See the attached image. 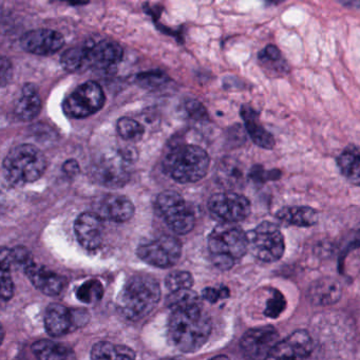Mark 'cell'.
Instances as JSON below:
<instances>
[{
	"label": "cell",
	"mask_w": 360,
	"mask_h": 360,
	"mask_svg": "<svg viewBox=\"0 0 360 360\" xmlns=\"http://www.w3.org/2000/svg\"><path fill=\"white\" fill-rule=\"evenodd\" d=\"M212 322L200 305L172 311L169 320V337L172 343L184 353L199 351L210 338Z\"/></svg>",
	"instance_id": "6da1fadb"
},
{
	"label": "cell",
	"mask_w": 360,
	"mask_h": 360,
	"mask_svg": "<svg viewBox=\"0 0 360 360\" xmlns=\"http://www.w3.org/2000/svg\"><path fill=\"white\" fill-rule=\"evenodd\" d=\"M161 299V288L157 280L147 275L134 276L122 288L117 297V309L129 320L146 317Z\"/></svg>",
	"instance_id": "7a4b0ae2"
},
{
	"label": "cell",
	"mask_w": 360,
	"mask_h": 360,
	"mask_svg": "<svg viewBox=\"0 0 360 360\" xmlns=\"http://www.w3.org/2000/svg\"><path fill=\"white\" fill-rule=\"evenodd\" d=\"M208 250L214 264L226 271L248 252V233L233 223H222L210 233Z\"/></svg>",
	"instance_id": "3957f363"
},
{
	"label": "cell",
	"mask_w": 360,
	"mask_h": 360,
	"mask_svg": "<svg viewBox=\"0 0 360 360\" xmlns=\"http://www.w3.org/2000/svg\"><path fill=\"white\" fill-rule=\"evenodd\" d=\"M164 172L178 183L189 184L202 180L210 168V157L201 147L181 145L172 149L163 161Z\"/></svg>",
	"instance_id": "277c9868"
},
{
	"label": "cell",
	"mask_w": 360,
	"mask_h": 360,
	"mask_svg": "<svg viewBox=\"0 0 360 360\" xmlns=\"http://www.w3.org/2000/svg\"><path fill=\"white\" fill-rule=\"evenodd\" d=\"M47 168V160L34 145L22 144L14 147L3 164L4 176L14 185L27 184L39 180Z\"/></svg>",
	"instance_id": "5b68a950"
},
{
	"label": "cell",
	"mask_w": 360,
	"mask_h": 360,
	"mask_svg": "<svg viewBox=\"0 0 360 360\" xmlns=\"http://www.w3.org/2000/svg\"><path fill=\"white\" fill-rule=\"evenodd\" d=\"M248 237V250L258 260L273 263L280 260L284 254L285 244L281 231L271 222L261 223Z\"/></svg>",
	"instance_id": "8992f818"
},
{
	"label": "cell",
	"mask_w": 360,
	"mask_h": 360,
	"mask_svg": "<svg viewBox=\"0 0 360 360\" xmlns=\"http://www.w3.org/2000/svg\"><path fill=\"white\" fill-rule=\"evenodd\" d=\"M157 205L160 214L172 231L185 235L193 231L195 223V212L180 193L174 191H163L158 197Z\"/></svg>",
	"instance_id": "52a82bcc"
},
{
	"label": "cell",
	"mask_w": 360,
	"mask_h": 360,
	"mask_svg": "<svg viewBox=\"0 0 360 360\" xmlns=\"http://www.w3.org/2000/svg\"><path fill=\"white\" fill-rule=\"evenodd\" d=\"M105 104L102 87L96 82H86L65 98L63 110L71 119H85L98 112Z\"/></svg>",
	"instance_id": "ba28073f"
},
{
	"label": "cell",
	"mask_w": 360,
	"mask_h": 360,
	"mask_svg": "<svg viewBox=\"0 0 360 360\" xmlns=\"http://www.w3.org/2000/svg\"><path fill=\"white\" fill-rule=\"evenodd\" d=\"M181 254V242L172 236H162L158 239L144 242L138 248V256L144 262L160 269H167L176 264Z\"/></svg>",
	"instance_id": "9c48e42d"
},
{
	"label": "cell",
	"mask_w": 360,
	"mask_h": 360,
	"mask_svg": "<svg viewBox=\"0 0 360 360\" xmlns=\"http://www.w3.org/2000/svg\"><path fill=\"white\" fill-rule=\"evenodd\" d=\"M208 210L223 223H236L250 216L252 206L244 195L233 191L216 193L208 201Z\"/></svg>",
	"instance_id": "30bf717a"
},
{
	"label": "cell",
	"mask_w": 360,
	"mask_h": 360,
	"mask_svg": "<svg viewBox=\"0 0 360 360\" xmlns=\"http://www.w3.org/2000/svg\"><path fill=\"white\" fill-rule=\"evenodd\" d=\"M279 341L277 328L264 326L248 330L240 341V347L248 359L265 360Z\"/></svg>",
	"instance_id": "8fae6325"
},
{
	"label": "cell",
	"mask_w": 360,
	"mask_h": 360,
	"mask_svg": "<svg viewBox=\"0 0 360 360\" xmlns=\"http://www.w3.org/2000/svg\"><path fill=\"white\" fill-rule=\"evenodd\" d=\"M130 153H120L117 155H107L94 165V178L106 187H122L129 179Z\"/></svg>",
	"instance_id": "7c38bea8"
},
{
	"label": "cell",
	"mask_w": 360,
	"mask_h": 360,
	"mask_svg": "<svg viewBox=\"0 0 360 360\" xmlns=\"http://www.w3.org/2000/svg\"><path fill=\"white\" fill-rule=\"evenodd\" d=\"M314 349L313 339L307 330H295L280 340L265 360H299L311 355Z\"/></svg>",
	"instance_id": "4fadbf2b"
},
{
	"label": "cell",
	"mask_w": 360,
	"mask_h": 360,
	"mask_svg": "<svg viewBox=\"0 0 360 360\" xmlns=\"http://www.w3.org/2000/svg\"><path fill=\"white\" fill-rule=\"evenodd\" d=\"M25 51L37 56H51L60 51L65 45V39L58 31L37 29L29 31L20 39Z\"/></svg>",
	"instance_id": "5bb4252c"
},
{
	"label": "cell",
	"mask_w": 360,
	"mask_h": 360,
	"mask_svg": "<svg viewBox=\"0 0 360 360\" xmlns=\"http://www.w3.org/2000/svg\"><path fill=\"white\" fill-rule=\"evenodd\" d=\"M77 241L86 250H94L100 248L104 236L102 217L94 212L79 214L75 224Z\"/></svg>",
	"instance_id": "9a60e30c"
},
{
	"label": "cell",
	"mask_w": 360,
	"mask_h": 360,
	"mask_svg": "<svg viewBox=\"0 0 360 360\" xmlns=\"http://www.w3.org/2000/svg\"><path fill=\"white\" fill-rule=\"evenodd\" d=\"M90 68L108 69L117 66L123 58V49L110 39L86 44Z\"/></svg>",
	"instance_id": "2e32d148"
},
{
	"label": "cell",
	"mask_w": 360,
	"mask_h": 360,
	"mask_svg": "<svg viewBox=\"0 0 360 360\" xmlns=\"http://www.w3.org/2000/svg\"><path fill=\"white\" fill-rule=\"evenodd\" d=\"M24 271L31 283L48 296H58L64 288L65 281L63 277L50 271L47 267L33 262Z\"/></svg>",
	"instance_id": "e0dca14e"
},
{
	"label": "cell",
	"mask_w": 360,
	"mask_h": 360,
	"mask_svg": "<svg viewBox=\"0 0 360 360\" xmlns=\"http://www.w3.org/2000/svg\"><path fill=\"white\" fill-rule=\"evenodd\" d=\"M73 326H75L73 311L58 303H52L46 309L45 328L51 336H63L70 332Z\"/></svg>",
	"instance_id": "ac0fdd59"
},
{
	"label": "cell",
	"mask_w": 360,
	"mask_h": 360,
	"mask_svg": "<svg viewBox=\"0 0 360 360\" xmlns=\"http://www.w3.org/2000/svg\"><path fill=\"white\" fill-rule=\"evenodd\" d=\"M342 288L333 278H322L311 283L307 290V298L311 304L317 307L334 304L340 299Z\"/></svg>",
	"instance_id": "d6986e66"
},
{
	"label": "cell",
	"mask_w": 360,
	"mask_h": 360,
	"mask_svg": "<svg viewBox=\"0 0 360 360\" xmlns=\"http://www.w3.org/2000/svg\"><path fill=\"white\" fill-rule=\"evenodd\" d=\"M100 214L102 218L109 219L115 222H127L134 217V204L128 198L124 195H107L101 203Z\"/></svg>",
	"instance_id": "ffe728a7"
},
{
	"label": "cell",
	"mask_w": 360,
	"mask_h": 360,
	"mask_svg": "<svg viewBox=\"0 0 360 360\" xmlns=\"http://www.w3.org/2000/svg\"><path fill=\"white\" fill-rule=\"evenodd\" d=\"M240 115L245 124L246 131L257 146L263 149H273L275 147V139L263 128L258 113L250 105H243Z\"/></svg>",
	"instance_id": "44dd1931"
},
{
	"label": "cell",
	"mask_w": 360,
	"mask_h": 360,
	"mask_svg": "<svg viewBox=\"0 0 360 360\" xmlns=\"http://www.w3.org/2000/svg\"><path fill=\"white\" fill-rule=\"evenodd\" d=\"M282 222L299 227L313 226L318 222V212L309 206H285L276 214Z\"/></svg>",
	"instance_id": "7402d4cb"
},
{
	"label": "cell",
	"mask_w": 360,
	"mask_h": 360,
	"mask_svg": "<svg viewBox=\"0 0 360 360\" xmlns=\"http://www.w3.org/2000/svg\"><path fill=\"white\" fill-rule=\"evenodd\" d=\"M41 110V100L37 87L28 84L22 88V96L16 103L15 115L22 121H32Z\"/></svg>",
	"instance_id": "603a6c76"
},
{
	"label": "cell",
	"mask_w": 360,
	"mask_h": 360,
	"mask_svg": "<svg viewBox=\"0 0 360 360\" xmlns=\"http://www.w3.org/2000/svg\"><path fill=\"white\" fill-rule=\"evenodd\" d=\"M217 180L226 188H240L245 182L241 164L233 158H225L217 169Z\"/></svg>",
	"instance_id": "cb8c5ba5"
},
{
	"label": "cell",
	"mask_w": 360,
	"mask_h": 360,
	"mask_svg": "<svg viewBox=\"0 0 360 360\" xmlns=\"http://www.w3.org/2000/svg\"><path fill=\"white\" fill-rule=\"evenodd\" d=\"M37 360H75V353L70 347L52 340H39L32 345Z\"/></svg>",
	"instance_id": "d4e9b609"
},
{
	"label": "cell",
	"mask_w": 360,
	"mask_h": 360,
	"mask_svg": "<svg viewBox=\"0 0 360 360\" xmlns=\"http://www.w3.org/2000/svg\"><path fill=\"white\" fill-rule=\"evenodd\" d=\"M91 360H136V353L127 345L101 341L92 347Z\"/></svg>",
	"instance_id": "484cf974"
},
{
	"label": "cell",
	"mask_w": 360,
	"mask_h": 360,
	"mask_svg": "<svg viewBox=\"0 0 360 360\" xmlns=\"http://www.w3.org/2000/svg\"><path fill=\"white\" fill-rule=\"evenodd\" d=\"M341 174L354 183H360V147L349 145L337 158Z\"/></svg>",
	"instance_id": "4316f807"
},
{
	"label": "cell",
	"mask_w": 360,
	"mask_h": 360,
	"mask_svg": "<svg viewBox=\"0 0 360 360\" xmlns=\"http://www.w3.org/2000/svg\"><path fill=\"white\" fill-rule=\"evenodd\" d=\"M62 66L69 72H81L90 68L86 46L71 48L62 56Z\"/></svg>",
	"instance_id": "83f0119b"
},
{
	"label": "cell",
	"mask_w": 360,
	"mask_h": 360,
	"mask_svg": "<svg viewBox=\"0 0 360 360\" xmlns=\"http://www.w3.org/2000/svg\"><path fill=\"white\" fill-rule=\"evenodd\" d=\"M261 65L274 73H284L288 70V65L282 58L281 52L276 46L269 45L259 53Z\"/></svg>",
	"instance_id": "f1b7e54d"
},
{
	"label": "cell",
	"mask_w": 360,
	"mask_h": 360,
	"mask_svg": "<svg viewBox=\"0 0 360 360\" xmlns=\"http://www.w3.org/2000/svg\"><path fill=\"white\" fill-rule=\"evenodd\" d=\"M166 304L172 311L184 309V307L200 305L199 296L197 292L191 290H180V292H170L167 297Z\"/></svg>",
	"instance_id": "f546056e"
},
{
	"label": "cell",
	"mask_w": 360,
	"mask_h": 360,
	"mask_svg": "<svg viewBox=\"0 0 360 360\" xmlns=\"http://www.w3.org/2000/svg\"><path fill=\"white\" fill-rule=\"evenodd\" d=\"M103 294H104V288H103L102 283L98 280H89V281L84 282L77 290V299L87 304L101 300Z\"/></svg>",
	"instance_id": "4dcf8cb0"
},
{
	"label": "cell",
	"mask_w": 360,
	"mask_h": 360,
	"mask_svg": "<svg viewBox=\"0 0 360 360\" xmlns=\"http://www.w3.org/2000/svg\"><path fill=\"white\" fill-rule=\"evenodd\" d=\"M165 285L170 292L191 290L193 285V276L188 271H172L166 278Z\"/></svg>",
	"instance_id": "1f68e13d"
},
{
	"label": "cell",
	"mask_w": 360,
	"mask_h": 360,
	"mask_svg": "<svg viewBox=\"0 0 360 360\" xmlns=\"http://www.w3.org/2000/svg\"><path fill=\"white\" fill-rule=\"evenodd\" d=\"M144 127L136 120L123 117L117 122V132L126 141H138L144 134Z\"/></svg>",
	"instance_id": "d6a6232c"
},
{
	"label": "cell",
	"mask_w": 360,
	"mask_h": 360,
	"mask_svg": "<svg viewBox=\"0 0 360 360\" xmlns=\"http://www.w3.org/2000/svg\"><path fill=\"white\" fill-rule=\"evenodd\" d=\"M286 307V300L281 292L273 290L266 301L264 315L269 318H278Z\"/></svg>",
	"instance_id": "836d02e7"
},
{
	"label": "cell",
	"mask_w": 360,
	"mask_h": 360,
	"mask_svg": "<svg viewBox=\"0 0 360 360\" xmlns=\"http://www.w3.org/2000/svg\"><path fill=\"white\" fill-rule=\"evenodd\" d=\"M280 176H281V172H279V170L275 169L271 170V172H265L260 165H256L250 169L248 178L252 179V180L257 183H264L269 180H277V179L280 178Z\"/></svg>",
	"instance_id": "e575fe53"
},
{
	"label": "cell",
	"mask_w": 360,
	"mask_h": 360,
	"mask_svg": "<svg viewBox=\"0 0 360 360\" xmlns=\"http://www.w3.org/2000/svg\"><path fill=\"white\" fill-rule=\"evenodd\" d=\"M12 263L18 264V266L26 269L27 266L34 262L32 259V255L27 250L26 248L22 246H18L11 250Z\"/></svg>",
	"instance_id": "d590c367"
},
{
	"label": "cell",
	"mask_w": 360,
	"mask_h": 360,
	"mask_svg": "<svg viewBox=\"0 0 360 360\" xmlns=\"http://www.w3.org/2000/svg\"><path fill=\"white\" fill-rule=\"evenodd\" d=\"M0 281H1V298L5 301L10 300L14 294V283L10 271L1 269Z\"/></svg>",
	"instance_id": "8d00e7d4"
},
{
	"label": "cell",
	"mask_w": 360,
	"mask_h": 360,
	"mask_svg": "<svg viewBox=\"0 0 360 360\" xmlns=\"http://www.w3.org/2000/svg\"><path fill=\"white\" fill-rule=\"evenodd\" d=\"M204 299L212 303H216L220 299H225L229 296V288H208L202 292Z\"/></svg>",
	"instance_id": "74e56055"
},
{
	"label": "cell",
	"mask_w": 360,
	"mask_h": 360,
	"mask_svg": "<svg viewBox=\"0 0 360 360\" xmlns=\"http://www.w3.org/2000/svg\"><path fill=\"white\" fill-rule=\"evenodd\" d=\"M79 170H81V168H79V164L77 160H68L63 165V172H64L67 176H70V178L77 176L79 174Z\"/></svg>",
	"instance_id": "f35d334b"
},
{
	"label": "cell",
	"mask_w": 360,
	"mask_h": 360,
	"mask_svg": "<svg viewBox=\"0 0 360 360\" xmlns=\"http://www.w3.org/2000/svg\"><path fill=\"white\" fill-rule=\"evenodd\" d=\"M1 85L6 86V84L10 81L12 75V66L11 63L8 58H4L1 60Z\"/></svg>",
	"instance_id": "ab89813d"
},
{
	"label": "cell",
	"mask_w": 360,
	"mask_h": 360,
	"mask_svg": "<svg viewBox=\"0 0 360 360\" xmlns=\"http://www.w3.org/2000/svg\"><path fill=\"white\" fill-rule=\"evenodd\" d=\"M187 111L195 117H203L204 115H206L205 109L198 102L189 103V104L187 105Z\"/></svg>",
	"instance_id": "60d3db41"
},
{
	"label": "cell",
	"mask_w": 360,
	"mask_h": 360,
	"mask_svg": "<svg viewBox=\"0 0 360 360\" xmlns=\"http://www.w3.org/2000/svg\"><path fill=\"white\" fill-rule=\"evenodd\" d=\"M210 360H231L227 356L220 355L216 356V357L212 358Z\"/></svg>",
	"instance_id": "b9f144b4"
}]
</instances>
